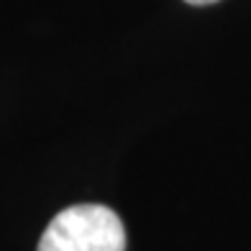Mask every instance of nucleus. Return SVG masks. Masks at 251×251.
Instances as JSON below:
<instances>
[{
  "instance_id": "nucleus-1",
  "label": "nucleus",
  "mask_w": 251,
  "mask_h": 251,
  "mask_svg": "<svg viewBox=\"0 0 251 251\" xmlns=\"http://www.w3.org/2000/svg\"><path fill=\"white\" fill-rule=\"evenodd\" d=\"M36 251H126V228L108 205H70L51 218Z\"/></svg>"
},
{
  "instance_id": "nucleus-2",
  "label": "nucleus",
  "mask_w": 251,
  "mask_h": 251,
  "mask_svg": "<svg viewBox=\"0 0 251 251\" xmlns=\"http://www.w3.org/2000/svg\"><path fill=\"white\" fill-rule=\"evenodd\" d=\"M190 5H210V3H218V0H185Z\"/></svg>"
}]
</instances>
